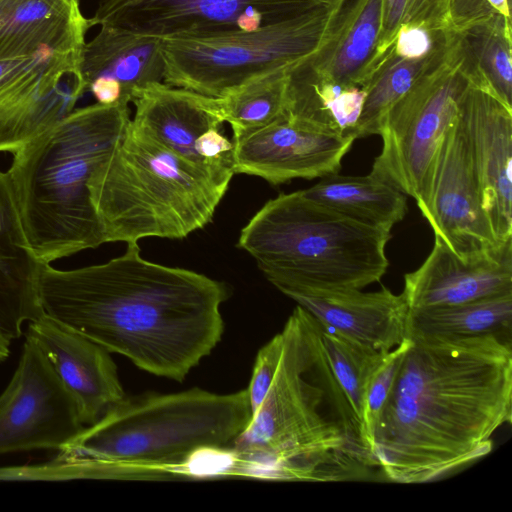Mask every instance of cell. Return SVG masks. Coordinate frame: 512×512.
I'll use <instances>...</instances> for the list:
<instances>
[{
	"instance_id": "obj_30",
	"label": "cell",
	"mask_w": 512,
	"mask_h": 512,
	"mask_svg": "<svg viewBox=\"0 0 512 512\" xmlns=\"http://www.w3.org/2000/svg\"><path fill=\"white\" fill-rule=\"evenodd\" d=\"M320 330L323 349L330 368L360 425L362 436L367 384L388 352H374L332 330L321 326Z\"/></svg>"
},
{
	"instance_id": "obj_26",
	"label": "cell",
	"mask_w": 512,
	"mask_h": 512,
	"mask_svg": "<svg viewBox=\"0 0 512 512\" xmlns=\"http://www.w3.org/2000/svg\"><path fill=\"white\" fill-rule=\"evenodd\" d=\"M512 292L470 302L409 311L407 337L494 335L511 342Z\"/></svg>"
},
{
	"instance_id": "obj_38",
	"label": "cell",
	"mask_w": 512,
	"mask_h": 512,
	"mask_svg": "<svg viewBox=\"0 0 512 512\" xmlns=\"http://www.w3.org/2000/svg\"><path fill=\"white\" fill-rule=\"evenodd\" d=\"M511 3V0H508Z\"/></svg>"
},
{
	"instance_id": "obj_27",
	"label": "cell",
	"mask_w": 512,
	"mask_h": 512,
	"mask_svg": "<svg viewBox=\"0 0 512 512\" xmlns=\"http://www.w3.org/2000/svg\"><path fill=\"white\" fill-rule=\"evenodd\" d=\"M364 99L362 87L288 77L285 116L320 132L356 138Z\"/></svg>"
},
{
	"instance_id": "obj_6",
	"label": "cell",
	"mask_w": 512,
	"mask_h": 512,
	"mask_svg": "<svg viewBox=\"0 0 512 512\" xmlns=\"http://www.w3.org/2000/svg\"><path fill=\"white\" fill-rule=\"evenodd\" d=\"M391 231L351 219L301 190L266 202L242 228L238 247L288 297L363 289L389 262Z\"/></svg>"
},
{
	"instance_id": "obj_21",
	"label": "cell",
	"mask_w": 512,
	"mask_h": 512,
	"mask_svg": "<svg viewBox=\"0 0 512 512\" xmlns=\"http://www.w3.org/2000/svg\"><path fill=\"white\" fill-rule=\"evenodd\" d=\"M451 28L432 31L402 27L363 86L365 99L356 138L379 133L382 118L413 84L447 52L454 38Z\"/></svg>"
},
{
	"instance_id": "obj_37",
	"label": "cell",
	"mask_w": 512,
	"mask_h": 512,
	"mask_svg": "<svg viewBox=\"0 0 512 512\" xmlns=\"http://www.w3.org/2000/svg\"><path fill=\"white\" fill-rule=\"evenodd\" d=\"M74 1H76V2H80V0H74Z\"/></svg>"
},
{
	"instance_id": "obj_16",
	"label": "cell",
	"mask_w": 512,
	"mask_h": 512,
	"mask_svg": "<svg viewBox=\"0 0 512 512\" xmlns=\"http://www.w3.org/2000/svg\"><path fill=\"white\" fill-rule=\"evenodd\" d=\"M483 210L497 242L512 240V109L469 87L459 108Z\"/></svg>"
},
{
	"instance_id": "obj_28",
	"label": "cell",
	"mask_w": 512,
	"mask_h": 512,
	"mask_svg": "<svg viewBox=\"0 0 512 512\" xmlns=\"http://www.w3.org/2000/svg\"><path fill=\"white\" fill-rule=\"evenodd\" d=\"M459 34L472 84L512 109L511 18L497 13Z\"/></svg>"
},
{
	"instance_id": "obj_12",
	"label": "cell",
	"mask_w": 512,
	"mask_h": 512,
	"mask_svg": "<svg viewBox=\"0 0 512 512\" xmlns=\"http://www.w3.org/2000/svg\"><path fill=\"white\" fill-rule=\"evenodd\" d=\"M84 427L73 397L26 336L18 366L0 395V454L59 451Z\"/></svg>"
},
{
	"instance_id": "obj_34",
	"label": "cell",
	"mask_w": 512,
	"mask_h": 512,
	"mask_svg": "<svg viewBox=\"0 0 512 512\" xmlns=\"http://www.w3.org/2000/svg\"><path fill=\"white\" fill-rule=\"evenodd\" d=\"M497 11L487 0H449V26L461 33L488 21Z\"/></svg>"
},
{
	"instance_id": "obj_33",
	"label": "cell",
	"mask_w": 512,
	"mask_h": 512,
	"mask_svg": "<svg viewBox=\"0 0 512 512\" xmlns=\"http://www.w3.org/2000/svg\"><path fill=\"white\" fill-rule=\"evenodd\" d=\"M283 338L281 332L276 334L258 351L253 366L252 376L248 388L252 413L264 399L275 376L281 351Z\"/></svg>"
},
{
	"instance_id": "obj_2",
	"label": "cell",
	"mask_w": 512,
	"mask_h": 512,
	"mask_svg": "<svg viewBox=\"0 0 512 512\" xmlns=\"http://www.w3.org/2000/svg\"><path fill=\"white\" fill-rule=\"evenodd\" d=\"M45 315L153 375L183 381L220 342L226 286L144 259L137 243L108 262L60 270L41 264Z\"/></svg>"
},
{
	"instance_id": "obj_13",
	"label": "cell",
	"mask_w": 512,
	"mask_h": 512,
	"mask_svg": "<svg viewBox=\"0 0 512 512\" xmlns=\"http://www.w3.org/2000/svg\"><path fill=\"white\" fill-rule=\"evenodd\" d=\"M134 123L217 184L229 187L234 175L233 142L223 134L217 99L152 83L132 99Z\"/></svg>"
},
{
	"instance_id": "obj_5",
	"label": "cell",
	"mask_w": 512,
	"mask_h": 512,
	"mask_svg": "<svg viewBox=\"0 0 512 512\" xmlns=\"http://www.w3.org/2000/svg\"><path fill=\"white\" fill-rule=\"evenodd\" d=\"M252 416L247 390L218 394L200 388L124 397L59 450L58 456L104 464L111 479L188 475L206 450L229 449Z\"/></svg>"
},
{
	"instance_id": "obj_4",
	"label": "cell",
	"mask_w": 512,
	"mask_h": 512,
	"mask_svg": "<svg viewBox=\"0 0 512 512\" xmlns=\"http://www.w3.org/2000/svg\"><path fill=\"white\" fill-rule=\"evenodd\" d=\"M130 120L123 103L75 108L12 154L7 174L28 246L40 264L105 243L89 182Z\"/></svg>"
},
{
	"instance_id": "obj_17",
	"label": "cell",
	"mask_w": 512,
	"mask_h": 512,
	"mask_svg": "<svg viewBox=\"0 0 512 512\" xmlns=\"http://www.w3.org/2000/svg\"><path fill=\"white\" fill-rule=\"evenodd\" d=\"M382 0H331L316 50L288 69L290 79L362 87L375 67Z\"/></svg>"
},
{
	"instance_id": "obj_24",
	"label": "cell",
	"mask_w": 512,
	"mask_h": 512,
	"mask_svg": "<svg viewBox=\"0 0 512 512\" xmlns=\"http://www.w3.org/2000/svg\"><path fill=\"white\" fill-rule=\"evenodd\" d=\"M91 27L74 0H0V59L83 45Z\"/></svg>"
},
{
	"instance_id": "obj_20",
	"label": "cell",
	"mask_w": 512,
	"mask_h": 512,
	"mask_svg": "<svg viewBox=\"0 0 512 512\" xmlns=\"http://www.w3.org/2000/svg\"><path fill=\"white\" fill-rule=\"evenodd\" d=\"M325 329L374 352L386 353L407 338L409 307L403 294L386 287L290 296Z\"/></svg>"
},
{
	"instance_id": "obj_15",
	"label": "cell",
	"mask_w": 512,
	"mask_h": 512,
	"mask_svg": "<svg viewBox=\"0 0 512 512\" xmlns=\"http://www.w3.org/2000/svg\"><path fill=\"white\" fill-rule=\"evenodd\" d=\"M356 138L317 131L286 116L233 142L235 173L278 185L292 179L322 178L338 173Z\"/></svg>"
},
{
	"instance_id": "obj_25",
	"label": "cell",
	"mask_w": 512,
	"mask_h": 512,
	"mask_svg": "<svg viewBox=\"0 0 512 512\" xmlns=\"http://www.w3.org/2000/svg\"><path fill=\"white\" fill-rule=\"evenodd\" d=\"M302 193L351 219L391 231L405 217L407 195L371 173L348 176L338 173L320 178Z\"/></svg>"
},
{
	"instance_id": "obj_11",
	"label": "cell",
	"mask_w": 512,
	"mask_h": 512,
	"mask_svg": "<svg viewBox=\"0 0 512 512\" xmlns=\"http://www.w3.org/2000/svg\"><path fill=\"white\" fill-rule=\"evenodd\" d=\"M326 0H99L93 26L109 25L158 38L202 37L300 15Z\"/></svg>"
},
{
	"instance_id": "obj_36",
	"label": "cell",
	"mask_w": 512,
	"mask_h": 512,
	"mask_svg": "<svg viewBox=\"0 0 512 512\" xmlns=\"http://www.w3.org/2000/svg\"><path fill=\"white\" fill-rule=\"evenodd\" d=\"M12 342L0 336V361H4L10 355V345Z\"/></svg>"
},
{
	"instance_id": "obj_10",
	"label": "cell",
	"mask_w": 512,
	"mask_h": 512,
	"mask_svg": "<svg viewBox=\"0 0 512 512\" xmlns=\"http://www.w3.org/2000/svg\"><path fill=\"white\" fill-rule=\"evenodd\" d=\"M84 44L0 59V152L14 154L75 109L87 92Z\"/></svg>"
},
{
	"instance_id": "obj_35",
	"label": "cell",
	"mask_w": 512,
	"mask_h": 512,
	"mask_svg": "<svg viewBox=\"0 0 512 512\" xmlns=\"http://www.w3.org/2000/svg\"><path fill=\"white\" fill-rule=\"evenodd\" d=\"M497 11L511 18V3L508 0H487Z\"/></svg>"
},
{
	"instance_id": "obj_14",
	"label": "cell",
	"mask_w": 512,
	"mask_h": 512,
	"mask_svg": "<svg viewBox=\"0 0 512 512\" xmlns=\"http://www.w3.org/2000/svg\"><path fill=\"white\" fill-rule=\"evenodd\" d=\"M434 237L466 258L496 247L459 120L446 132L416 199Z\"/></svg>"
},
{
	"instance_id": "obj_19",
	"label": "cell",
	"mask_w": 512,
	"mask_h": 512,
	"mask_svg": "<svg viewBox=\"0 0 512 512\" xmlns=\"http://www.w3.org/2000/svg\"><path fill=\"white\" fill-rule=\"evenodd\" d=\"M32 338L73 397L82 424L90 426L126 395L110 352L47 315L28 323Z\"/></svg>"
},
{
	"instance_id": "obj_23",
	"label": "cell",
	"mask_w": 512,
	"mask_h": 512,
	"mask_svg": "<svg viewBox=\"0 0 512 512\" xmlns=\"http://www.w3.org/2000/svg\"><path fill=\"white\" fill-rule=\"evenodd\" d=\"M79 68L86 88L98 78L117 81L128 104L138 91L164 81L162 38L102 25L92 40L85 42Z\"/></svg>"
},
{
	"instance_id": "obj_29",
	"label": "cell",
	"mask_w": 512,
	"mask_h": 512,
	"mask_svg": "<svg viewBox=\"0 0 512 512\" xmlns=\"http://www.w3.org/2000/svg\"><path fill=\"white\" fill-rule=\"evenodd\" d=\"M288 69L259 75L216 98L232 139L262 128L285 116Z\"/></svg>"
},
{
	"instance_id": "obj_32",
	"label": "cell",
	"mask_w": 512,
	"mask_h": 512,
	"mask_svg": "<svg viewBox=\"0 0 512 512\" xmlns=\"http://www.w3.org/2000/svg\"><path fill=\"white\" fill-rule=\"evenodd\" d=\"M406 346L407 338L384 356L368 381L364 399L362 438L370 453L374 426L389 394Z\"/></svg>"
},
{
	"instance_id": "obj_7",
	"label": "cell",
	"mask_w": 512,
	"mask_h": 512,
	"mask_svg": "<svg viewBox=\"0 0 512 512\" xmlns=\"http://www.w3.org/2000/svg\"><path fill=\"white\" fill-rule=\"evenodd\" d=\"M105 243L181 239L205 227L228 188L158 142L131 119L89 182Z\"/></svg>"
},
{
	"instance_id": "obj_8",
	"label": "cell",
	"mask_w": 512,
	"mask_h": 512,
	"mask_svg": "<svg viewBox=\"0 0 512 512\" xmlns=\"http://www.w3.org/2000/svg\"><path fill=\"white\" fill-rule=\"evenodd\" d=\"M331 0L250 32L162 39L164 83L218 98L259 75L313 53Z\"/></svg>"
},
{
	"instance_id": "obj_22",
	"label": "cell",
	"mask_w": 512,
	"mask_h": 512,
	"mask_svg": "<svg viewBox=\"0 0 512 512\" xmlns=\"http://www.w3.org/2000/svg\"><path fill=\"white\" fill-rule=\"evenodd\" d=\"M41 264L33 256L7 172L0 170V336L12 342L25 322L40 318Z\"/></svg>"
},
{
	"instance_id": "obj_1",
	"label": "cell",
	"mask_w": 512,
	"mask_h": 512,
	"mask_svg": "<svg viewBox=\"0 0 512 512\" xmlns=\"http://www.w3.org/2000/svg\"><path fill=\"white\" fill-rule=\"evenodd\" d=\"M512 342L412 335L372 433L383 476L420 484L489 454L512 419Z\"/></svg>"
},
{
	"instance_id": "obj_18",
	"label": "cell",
	"mask_w": 512,
	"mask_h": 512,
	"mask_svg": "<svg viewBox=\"0 0 512 512\" xmlns=\"http://www.w3.org/2000/svg\"><path fill=\"white\" fill-rule=\"evenodd\" d=\"M512 292V240L462 258L434 237L424 262L404 275L409 311L454 305Z\"/></svg>"
},
{
	"instance_id": "obj_9",
	"label": "cell",
	"mask_w": 512,
	"mask_h": 512,
	"mask_svg": "<svg viewBox=\"0 0 512 512\" xmlns=\"http://www.w3.org/2000/svg\"><path fill=\"white\" fill-rule=\"evenodd\" d=\"M471 85L460 34L455 31L445 55L382 118L378 133L382 149L371 174L416 200Z\"/></svg>"
},
{
	"instance_id": "obj_3",
	"label": "cell",
	"mask_w": 512,
	"mask_h": 512,
	"mask_svg": "<svg viewBox=\"0 0 512 512\" xmlns=\"http://www.w3.org/2000/svg\"><path fill=\"white\" fill-rule=\"evenodd\" d=\"M273 381L229 448L243 472L292 481H358L377 465L325 355L316 319L297 305Z\"/></svg>"
},
{
	"instance_id": "obj_31",
	"label": "cell",
	"mask_w": 512,
	"mask_h": 512,
	"mask_svg": "<svg viewBox=\"0 0 512 512\" xmlns=\"http://www.w3.org/2000/svg\"><path fill=\"white\" fill-rule=\"evenodd\" d=\"M405 26L423 27L432 31L450 28L449 0H382L381 32L375 67L392 46L398 31Z\"/></svg>"
}]
</instances>
